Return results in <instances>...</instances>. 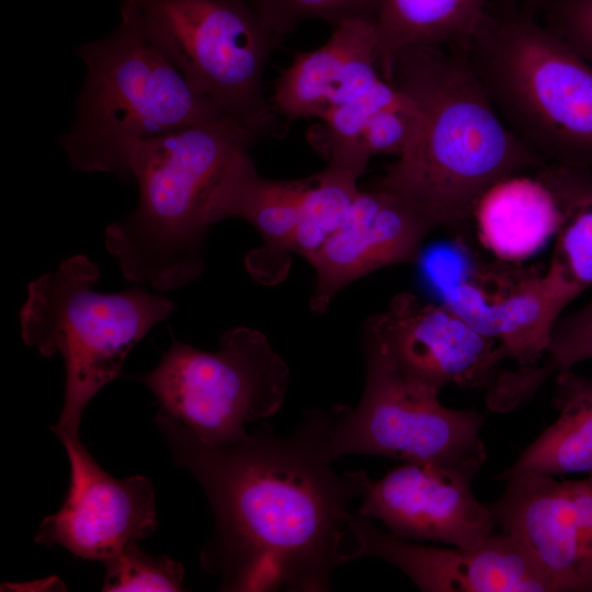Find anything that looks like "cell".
Listing matches in <instances>:
<instances>
[{"mask_svg":"<svg viewBox=\"0 0 592 592\" xmlns=\"http://www.w3.org/2000/svg\"><path fill=\"white\" fill-rule=\"evenodd\" d=\"M334 422V406L314 409L287 435L263 423L214 445L160 408L155 423L174 463L212 508L214 533L200 562L220 591H328L333 569L351 560L352 503L371 479L333 468Z\"/></svg>","mask_w":592,"mask_h":592,"instance_id":"6da1fadb","label":"cell"},{"mask_svg":"<svg viewBox=\"0 0 592 592\" xmlns=\"http://www.w3.org/2000/svg\"><path fill=\"white\" fill-rule=\"evenodd\" d=\"M391 82L414 99L421 125L373 189L398 195L436 227L465 226L491 184L547 162L503 121L458 48L402 49Z\"/></svg>","mask_w":592,"mask_h":592,"instance_id":"7a4b0ae2","label":"cell"},{"mask_svg":"<svg viewBox=\"0 0 592 592\" xmlns=\"http://www.w3.org/2000/svg\"><path fill=\"white\" fill-rule=\"evenodd\" d=\"M259 139L228 117L192 125L135 143L127 182L138 205L105 229L104 242L124 277L169 292L204 269L208 205L235 155Z\"/></svg>","mask_w":592,"mask_h":592,"instance_id":"3957f363","label":"cell"},{"mask_svg":"<svg viewBox=\"0 0 592 592\" xmlns=\"http://www.w3.org/2000/svg\"><path fill=\"white\" fill-rule=\"evenodd\" d=\"M458 48L499 114L544 159L592 171V65L515 0H491Z\"/></svg>","mask_w":592,"mask_h":592,"instance_id":"277c9868","label":"cell"},{"mask_svg":"<svg viewBox=\"0 0 592 592\" xmlns=\"http://www.w3.org/2000/svg\"><path fill=\"white\" fill-rule=\"evenodd\" d=\"M121 2L119 25L76 48L87 76L59 144L73 169L127 182L135 143L229 116L187 82L148 37L135 8Z\"/></svg>","mask_w":592,"mask_h":592,"instance_id":"5b68a950","label":"cell"},{"mask_svg":"<svg viewBox=\"0 0 592 592\" xmlns=\"http://www.w3.org/2000/svg\"><path fill=\"white\" fill-rule=\"evenodd\" d=\"M99 266L86 254L62 260L27 286L19 318L23 342L65 366L64 405L52 431L77 435L91 399L115 379L129 352L175 309L164 295L141 285L95 291Z\"/></svg>","mask_w":592,"mask_h":592,"instance_id":"8992f818","label":"cell"},{"mask_svg":"<svg viewBox=\"0 0 592 592\" xmlns=\"http://www.w3.org/2000/svg\"><path fill=\"white\" fill-rule=\"evenodd\" d=\"M187 82L259 140L286 134L263 93L264 69L282 44L248 0H121Z\"/></svg>","mask_w":592,"mask_h":592,"instance_id":"52a82bcc","label":"cell"},{"mask_svg":"<svg viewBox=\"0 0 592 592\" xmlns=\"http://www.w3.org/2000/svg\"><path fill=\"white\" fill-rule=\"evenodd\" d=\"M218 344L209 352L173 339L156 367L136 378L201 440L228 445L249 435L247 422L281 409L289 368L257 329L231 328Z\"/></svg>","mask_w":592,"mask_h":592,"instance_id":"ba28073f","label":"cell"},{"mask_svg":"<svg viewBox=\"0 0 592 592\" xmlns=\"http://www.w3.org/2000/svg\"><path fill=\"white\" fill-rule=\"evenodd\" d=\"M363 351V396L355 409L334 405L331 458L383 456L475 477L487 459L480 435L483 415L443 406L439 394L409 383L377 354Z\"/></svg>","mask_w":592,"mask_h":592,"instance_id":"9c48e42d","label":"cell"},{"mask_svg":"<svg viewBox=\"0 0 592 592\" xmlns=\"http://www.w3.org/2000/svg\"><path fill=\"white\" fill-rule=\"evenodd\" d=\"M363 350L383 358L409 383L436 394L448 385L490 388L505 357L444 303L396 294L362 329Z\"/></svg>","mask_w":592,"mask_h":592,"instance_id":"30bf717a","label":"cell"},{"mask_svg":"<svg viewBox=\"0 0 592 592\" xmlns=\"http://www.w3.org/2000/svg\"><path fill=\"white\" fill-rule=\"evenodd\" d=\"M546 574L554 592H592V470L580 480L528 476L505 480L489 505Z\"/></svg>","mask_w":592,"mask_h":592,"instance_id":"8fae6325","label":"cell"},{"mask_svg":"<svg viewBox=\"0 0 592 592\" xmlns=\"http://www.w3.org/2000/svg\"><path fill=\"white\" fill-rule=\"evenodd\" d=\"M59 440L70 462V487L60 510L39 524L37 543L60 545L77 557L104 563L156 531L155 493L147 477L116 479L78 434Z\"/></svg>","mask_w":592,"mask_h":592,"instance_id":"7c38bea8","label":"cell"},{"mask_svg":"<svg viewBox=\"0 0 592 592\" xmlns=\"http://www.w3.org/2000/svg\"><path fill=\"white\" fill-rule=\"evenodd\" d=\"M349 525L351 559L376 557L428 592H554L546 574L510 534H492L475 547L413 544L354 511Z\"/></svg>","mask_w":592,"mask_h":592,"instance_id":"4fadbf2b","label":"cell"},{"mask_svg":"<svg viewBox=\"0 0 592 592\" xmlns=\"http://www.w3.org/2000/svg\"><path fill=\"white\" fill-rule=\"evenodd\" d=\"M474 476L431 464L403 463L369 482L356 512L409 539L475 547L493 534L491 509L474 494Z\"/></svg>","mask_w":592,"mask_h":592,"instance_id":"5bb4252c","label":"cell"},{"mask_svg":"<svg viewBox=\"0 0 592 592\" xmlns=\"http://www.w3.org/2000/svg\"><path fill=\"white\" fill-rule=\"evenodd\" d=\"M573 299L546 269L544 273L479 267L443 291V301L476 331L494 340L520 367L537 365L553 331Z\"/></svg>","mask_w":592,"mask_h":592,"instance_id":"9a60e30c","label":"cell"},{"mask_svg":"<svg viewBox=\"0 0 592 592\" xmlns=\"http://www.w3.org/2000/svg\"><path fill=\"white\" fill-rule=\"evenodd\" d=\"M436 226L386 190H360L339 228L307 260L316 272L310 309L323 315L344 287L382 267L412 263Z\"/></svg>","mask_w":592,"mask_h":592,"instance_id":"2e32d148","label":"cell"},{"mask_svg":"<svg viewBox=\"0 0 592 592\" xmlns=\"http://www.w3.org/2000/svg\"><path fill=\"white\" fill-rule=\"evenodd\" d=\"M376 22L346 20L317 49L299 52L275 83L272 106L285 122L315 117L372 88L380 79Z\"/></svg>","mask_w":592,"mask_h":592,"instance_id":"e0dca14e","label":"cell"},{"mask_svg":"<svg viewBox=\"0 0 592 592\" xmlns=\"http://www.w3.org/2000/svg\"><path fill=\"white\" fill-rule=\"evenodd\" d=\"M248 150L238 151L229 162L212 195L207 219L209 226L227 218H241L253 226L262 246L249 251L246 267L259 283L275 285L289 270L294 231L315 174L298 180L265 179Z\"/></svg>","mask_w":592,"mask_h":592,"instance_id":"ac0fdd59","label":"cell"},{"mask_svg":"<svg viewBox=\"0 0 592 592\" xmlns=\"http://www.w3.org/2000/svg\"><path fill=\"white\" fill-rule=\"evenodd\" d=\"M566 174V164L547 161L491 184L469 218L483 247L508 263L540 251L563 220Z\"/></svg>","mask_w":592,"mask_h":592,"instance_id":"d6986e66","label":"cell"},{"mask_svg":"<svg viewBox=\"0 0 592 592\" xmlns=\"http://www.w3.org/2000/svg\"><path fill=\"white\" fill-rule=\"evenodd\" d=\"M553 405L559 412L557 420L498 479L592 470V377L571 369L558 372Z\"/></svg>","mask_w":592,"mask_h":592,"instance_id":"ffe728a7","label":"cell"},{"mask_svg":"<svg viewBox=\"0 0 592 592\" xmlns=\"http://www.w3.org/2000/svg\"><path fill=\"white\" fill-rule=\"evenodd\" d=\"M491 0H379L376 19L378 67L391 82L396 56L405 48L463 45L483 19Z\"/></svg>","mask_w":592,"mask_h":592,"instance_id":"44dd1931","label":"cell"},{"mask_svg":"<svg viewBox=\"0 0 592 592\" xmlns=\"http://www.w3.org/2000/svg\"><path fill=\"white\" fill-rule=\"evenodd\" d=\"M572 299L592 285V171L568 167L565 215L547 267Z\"/></svg>","mask_w":592,"mask_h":592,"instance_id":"7402d4cb","label":"cell"},{"mask_svg":"<svg viewBox=\"0 0 592 592\" xmlns=\"http://www.w3.org/2000/svg\"><path fill=\"white\" fill-rule=\"evenodd\" d=\"M398 93L392 82L380 79L372 88L327 113L307 136L319 155L334 166L362 177L369 156L363 135L373 114Z\"/></svg>","mask_w":592,"mask_h":592,"instance_id":"603a6c76","label":"cell"},{"mask_svg":"<svg viewBox=\"0 0 592 592\" xmlns=\"http://www.w3.org/2000/svg\"><path fill=\"white\" fill-rule=\"evenodd\" d=\"M360 178L330 164L315 174L294 231V253L308 260L339 228L360 192Z\"/></svg>","mask_w":592,"mask_h":592,"instance_id":"cb8c5ba5","label":"cell"},{"mask_svg":"<svg viewBox=\"0 0 592 592\" xmlns=\"http://www.w3.org/2000/svg\"><path fill=\"white\" fill-rule=\"evenodd\" d=\"M282 41L303 22L322 20L335 26L346 20L376 22L379 0H248Z\"/></svg>","mask_w":592,"mask_h":592,"instance_id":"d4e9b609","label":"cell"},{"mask_svg":"<svg viewBox=\"0 0 592 592\" xmlns=\"http://www.w3.org/2000/svg\"><path fill=\"white\" fill-rule=\"evenodd\" d=\"M104 566L102 591H182V565L164 555H150L137 543L128 545Z\"/></svg>","mask_w":592,"mask_h":592,"instance_id":"484cf974","label":"cell"},{"mask_svg":"<svg viewBox=\"0 0 592 592\" xmlns=\"http://www.w3.org/2000/svg\"><path fill=\"white\" fill-rule=\"evenodd\" d=\"M545 363L523 367V380L532 395L553 373L571 369L592 358V300L571 315L559 318Z\"/></svg>","mask_w":592,"mask_h":592,"instance_id":"4316f807","label":"cell"},{"mask_svg":"<svg viewBox=\"0 0 592 592\" xmlns=\"http://www.w3.org/2000/svg\"><path fill=\"white\" fill-rule=\"evenodd\" d=\"M397 89V95L377 110L367 123L363 147L369 157L392 155L397 158L418 136L422 117L420 107L411 95Z\"/></svg>","mask_w":592,"mask_h":592,"instance_id":"83f0119b","label":"cell"},{"mask_svg":"<svg viewBox=\"0 0 592 592\" xmlns=\"http://www.w3.org/2000/svg\"><path fill=\"white\" fill-rule=\"evenodd\" d=\"M540 11L544 23L592 65V0H551Z\"/></svg>","mask_w":592,"mask_h":592,"instance_id":"f1b7e54d","label":"cell"},{"mask_svg":"<svg viewBox=\"0 0 592 592\" xmlns=\"http://www.w3.org/2000/svg\"><path fill=\"white\" fill-rule=\"evenodd\" d=\"M515 1L522 4L523 7L535 12L537 10H542L551 0H515Z\"/></svg>","mask_w":592,"mask_h":592,"instance_id":"f546056e","label":"cell"}]
</instances>
